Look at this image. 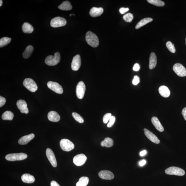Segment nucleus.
Segmentation results:
<instances>
[{
    "mask_svg": "<svg viewBox=\"0 0 186 186\" xmlns=\"http://www.w3.org/2000/svg\"><path fill=\"white\" fill-rule=\"evenodd\" d=\"M86 40L89 45L93 47H97L99 45L98 37L92 31H88L86 33Z\"/></svg>",
    "mask_w": 186,
    "mask_h": 186,
    "instance_id": "obj_1",
    "label": "nucleus"
},
{
    "mask_svg": "<svg viewBox=\"0 0 186 186\" xmlns=\"http://www.w3.org/2000/svg\"><path fill=\"white\" fill-rule=\"evenodd\" d=\"M60 60V54L59 52H56L54 54V56L50 55L46 57L45 60V62L48 65L54 66L58 64Z\"/></svg>",
    "mask_w": 186,
    "mask_h": 186,
    "instance_id": "obj_2",
    "label": "nucleus"
},
{
    "mask_svg": "<svg viewBox=\"0 0 186 186\" xmlns=\"http://www.w3.org/2000/svg\"><path fill=\"white\" fill-rule=\"evenodd\" d=\"M27 158V154L23 153L9 154L5 156L6 160L12 161L24 160Z\"/></svg>",
    "mask_w": 186,
    "mask_h": 186,
    "instance_id": "obj_3",
    "label": "nucleus"
},
{
    "mask_svg": "<svg viewBox=\"0 0 186 186\" xmlns=\"http://www.w3.org/2000/svg\"><path fill=\"white\" fill-rule=\"evenodd\" d=\"M165 172L168 175L177 176H183L185 174V171L183 169L175 166H171L166 169Z\"/></svg>",
    "mask_w": 186,
    "mask_h": 186,
    "instance_id": "obj_4",
    "label": "nucleus"
},
{
    "mask_svg": "<svg viewBox=\"0 0 186 186\" xmlns=\"http://www.w3.org/2000/svg\"><path fill=\"white\" fill-rule=\"evenodd\" d=\"M60 146L63 151L67 152L71 151L74 148L75 145L70 140L63 139L60 142Z\"/></svg>",
    "mask_w": 186,
    "mask_h": 186,
    "instance_id": "obj_5",
    "label": "nucleus"
},
{
    "mask_svg": "<svg viewBox=\"0 0 186 186\" xmlns=\"http://www.w3.org/2000/svg\"><path fill=\"white\" fill-rule=\"evenodd\" d=\"M23 85L32 92H35L38 89V86L35 82L31 78H26L23 82Z\"/></svg>",
    "mask_w": 186,
    "mask_h": 186,
    "instance_id": "obj_6",
    "label": "nucleus"
},
{
    "mask_svg": "<svg viewBox=\"0 0 186 186\" xmlns=\"http://www.w3.org/2000/svg\"><path fill=\"white\" fill-rule=\"evenodd\" d=\"M67 21L64 18L60 17H56L51 20L50 25L54 28L61 27L65 26Z\"/></svg>",
    "mask_w": 186,
    "mask_h": 186,
    "instance_id": "obj_7",
    "label": "nucleus"
},
{
    "mask_svg": "<svg viewBox=\"0 0 186 186\" xmlns=\"http://www.w3.org/2000/svg\"><path fill=\"white\" fill-rule=\"evenodd\" d=\"M173 70L179 77H184L186 76V69L179 63H175L173 66Z\"/></svg>",
    "mask_w": 186,
    "mask_h": 186,
    "instance_id": "obj_8",
    "label": "nucleus"
},
{
    "mask_svg": "<svg viewBox=\"0 0 186 186\" xmlns=\"http://www.w3.org/2000/svg\"><path fill=\"white\" fill-rule=\"evenodd\" d=\"M86 86L83 81H80L77 86L76 94L78 98L82 99L84 98L86 91Z\"/></svg>",
    "mask_w": 186,
    "mask_h": 186,
    "instance_id": "obj_9",
    "label": "nucleus"
},
{
    "mask_svg": "<svg viewBox=\"0 0 186 186\" xmlns=\"http://www.w3.org/2000/svg\"><path fill=\"white\" fill-rule=\"evenodd\" d=\"M49 88L58 94H62L63 92V88L60 85L55 82L50 81L47 83Z\"/></svg>",
    "mask_w": 186,
    "mask_h": 186,
    "instance_id": "obj_10",
    "label": "nucleus"
},
{
    "mask_svg": "<svg viewBox=\"0 0 186 186\" xmlns=\"http://www.w3.org/2000/svg\"><path fill=\"white\" fill-rule=\"evenodd\" d=\"M86 159H87V158L84 154H79L74 157L73 162L76 166H81L85 163Z\"/></svg>",
    "mask_w": 186,
    "mask_h": 186,
    "instance_id": "obj_11",
    "label": "nucleus"
},
{
    "mask_svg": "<svg viewBox=\"0 0 186 186\" xmlns=\"http://www.w3.org/2000/svg\"><path fill=\"white\" fill-rule=\"evenodd\" d=\"M46 155L50 163L54 168L57 166L55 156L54 152L50 148H47L46 150Z\"/></svg>",
    "mask_w": 186,
    "mask_h": 186,
    "instance_id": "obj_12",
    "label": "nucleus"
},
{
    "mask_svg": "<svg viewBox=\"0 0 186 186\" xmlns=\"http://www.w3.org/2000/svg\"><path fill=\"white\" fill-rule=\"evenodd\" d=\"M81 65V59L79 54L76 55L73 58L71 64V68L73 71H77Z\"/></svg>",
    "mask_w": 186,
    "mask_h": 186,
    "instance_id": "obj_13",
    "label": "nucleus"
},
{
    "mask_svg": "<svg viewBox=\"0 0 186 186\" xmlns=\"http://www.w3.org/2000/svg\"><path fill=\"white\" fill-rule=\"evenodd\" d=\"M144 131L145 132V136L150 140L154 143L156 144H158L160 143V140L159 139L153 132L147 129H144Z\"/></svg>",
    "mask_w": 186,
    "mask_h": 186,
    "instance_id": "obj_14",
    "label": "nucleus"
},
{
    "mask_svg": "<svg viewBox=\"0 0 186 186\" xmlns=\"http://www.w3.org/2000/svg\"><path fill=\"white\" fill-rule=\"evenodd\" d=\"M99 175L101 178L107 180H111L114 178L113 173L109 171H101L99 172Z\"/></svg>",
    "mask_w": 186,
    "mask_h": 186,
    "instance_id": "obj_15",
    "label": "nucleus"
},
{
    "mask_svg": "<svg viewBox=\"0 0 186 186\" xmlns=\"http://www.w3.org/2000/svg\"><path fill=\"white\" fill-rule=\"evenodd\" d=\"M17 105L22 113H28L29 110L27 108V103L24 100H20L17 101Z\"/></svg>",
    "mask_w": 186,
    "mask_h": 186,
    "instance_id": "obj_16",
    "label": "nucleus"
},
{
    "mask_svg": "<svg viewBox=\"0 0 186 186\" xmlns=\"http://www.w3.org/2000/svg\"><path fill=\"white\" fill-rule=\"evenodd\" d=\"M35 137V135L31 134L28 135L23 136L19 140L18 142L19 144L20 145H25L27 144L29 142L32 140Z\"/></svg>",
    "mask_w": 186,
    "mask_h": 186,
    "instance_id": "obj_17",
    "label": "nucleus"
},
{
    "mask_svg": "<svg viewBox=\"0 0 186 186\" xmlns=\"http://www.w3.org/2000/svg\"><path fill=\"white\" fill-rule=\"evenodd\" d=\"M48 118L49 121L53 122H58L60 119V115L54 111L49 112L48 114Z\"/></svg>",
    "mask_w": 186,
    "mask_h": 186,
    "instance_id": "obj_18",
    "label": "nucleus"
},
{
    "mask_svg": "<svg viewBox=\"0 0 186 186\" xmlns=\"http://www.w3.org/2000/svg\"><path fill=\"white\" fill-rule=\"evenodd\" d=\"M103 8L94 7L90 9L89 13L91 16L93 17H95L100 16L103 13Z\"/></svg>",
    "mask_w": 186,
    "mask_h": 186,
    "instance_id": "obj_19",
    "label": "nucleus"
},
{
    "mask_svg": "<svg viewBox=\"0 0 186 186\" xmlns=\"http://www.w3.org/2000/svg\"><path fill=\"white\" fill-rule=\"evenodd\" d=\"M151 121L156 129L160 132H163L164 128L157 117H153L152 118Z\"/></svg>",
    "mask_w": 186,
    "mask_h": 186,
    "instance_id": "obj_20",
    "label": "nucleus"
},
{
    "mask_svg": "<svg viewBox=\"0 0 186 186\" xmlns=\"http://www.w3.org/2000/svg\"><path fill=\"white\" fill-rule=\"evenodd\" d=\"M158 92L161 96L164 98H168L170 96V92L166 86H162L158 89Z\"/></svg>",
    "mask_w": 186,
    "mask_h": 186,
    "instance_id": "obj_21",
    "label": "nucleus"
},
{
    "mask_svg": "<svg viewBox=\"0 0 186 186\" xmlns=\"http://www.w3.org/2000/svg\"><path fill=\"white\" fill-rule=\"evenodd\" d=\"M157 64V58L155 53L152 52L150 55L149 67L150 69H153L155 68Z\"/></svg>",
    "mask_w": 186,
    "mask_h": 186,
    "instance_id": "obj_22",
    "label": "nucleus"
},
{
    "mask_svg": "<svg viewBox=\"0 0 186 186\" xmlns=\"http://www.w3.org/2000/svg\"><path fill=\"white\" fill-rule=\"evenodd\" d=\"M23 182L27 183H32L35 181V178L33 175L29 174H24L22 176Z\"/></svg>",
    "mask_w": 186,
    "mask_h": 186,
    "instance_id": "obj_23",
    "label": "nucleus"
},
{
    "mask_svg": "<svg viewBox=\"0 0 186 186\" xmlns=\"http://www.w3.org/2000/svg\"><path fill=\"white\" fill-rule=\"evenodd\" d=\"M22 29L23 32L26 33H31L33 32L34 30L32 26L28 23H25L23 24Z\"/></svg>",
    "mask_w": 186,
    "mask_h": 186,
    "instance_id": "obj_24",
    "label": "nucleus"
},
{
    "mask_svg": "<svg viewBox=\"0 0 186 186\" xmlns=\"http://www.w3.org/2000/svg\"><path fill=\"white\" fill-rule=\"evenodd\" d=\"M58 8L60 10H70L72 9V6L68 1H63L61 5L58 6Z\"/></svg>",
    "mask_w": 186,
    "mask_h": 186,
    "instance_id": "obj_25",
    "label": "nucleus"
},
{
    "mask_svg": "<svg viewBox=\"0 0 186 186\" xmlns=\"http://www.w3.org/2000/svg\"><path fill=\"white\" fill-rule=\"evenodd\" d=\"M34 48L33 46L29 45L27 46L23 53V57L25 59L30 57L33 51Z\"/></svg>",
    "mask_w": 186,
    "mask_h": 186,
    "instance_id": "obj_26",
    "label": "nucleus"
},
{
    "mask_svg": "<svg viewBox=\"0 0 186 186\" xmlns=\"http://www.w3.org/2000/svg\"><path fill=\"white\" fill-rule=\"evenodd\" d=\"M153 20V19L151 18H146L142 19L137 24L136 26V29H138L140 28L141 27L145 26V25L147 24L148 23L152 22Z\"/></svg>",
    "mask_w": 186,
    "mask_h": 186,
    "instance_id": "obj_27",
    "label": "nucleus"
},
{
    "mask_svg": "<svg viewBox=\"0 0 186 186\" xmlns=\"http://www.w3.org/2000/svg\"><path fill=\"white\" fill-rule=\"evenodd\" d=\"M101 145L102 147H111L113 145V141L112 139L107 137L101 142Z\"/></svg>",
    "mask_w": 186,
    "mask_h": 186,
    "instance_id": "obj_28",
    "label": "nucleus"
},
{
    "mask_svg": "<svg viewBox=\"0 0 186 186\" xmlns=\"http://www.w3.org/2000/svg\"><path fill=\"white\" fill-rule=\"evenodd\" d=\"M89 181V179L87 177H82L76 183V186H86L88 185Z\"/></svg>",
    "mask_w": 186,
    "mask_h": 186,
    "instance_id": "obj_29",
    "label": "nucleus"
},
{
    "mask_svg": "<svg viewBox=\"0 0 186 186\" xmlns=\"http://www.w3.org/2000/svg\"><path fill=\"white\" fill-rule=\"evenodd\" d=\"M14 115L11 111H7L3 113L2 116V118L3 120H12L13 119Z\"/></svg>",
    "mask_w": 186,
    "mask_h": 186,
    "instance_id": "obj_30",
    "label": "nucleus"
},
{
    "mask_svg": "<svg viewBox=\"0 0 186 186\" xmlns=\"http://www.w3.org/2000/svg\"><path fill=\"white\" fill-rule=\"evenodd\" d=\"M11 38L7 37H4L0 39V47H4L9 44L11 41Z\"/></svg>",
    "mask_w": 186,
    "mask_h": 186,
    "instance_id": "obj_31",
    "label": "nucleus"
},
{
    "mask_svg": "<svg viewBox=\"0 0 186 186\" xmlns=\"http://www.w3.org/2000/svg\"><path fill=\"white\" fill-rule=\"evenodd\" d=\"M147 1L150 4L158 7H162L165 5L164 2L160 0H147Z\"/></svg>",
    "mask_w": 186,
    "mask_h": 186,
    "instance_id": "obj_32",
    "label": "nucleus"
},
{
    "mask_svg": "<svg viewBox=\"0 0 186 186\" xmlns=\"http://www.w3.org/2000/svg\"><path fill=\"white\" fill-rule=\"evenodd\" d=\"M166 45L168 49L172 53H174L175 52H176L174 44H173L172 42L169 41L167 42Z\"/></svg>",
    "mask_w": 186,
    "mask_h": 186,
    "instance_id": "obj_33",
    "label": "nucleus"
},
{
    "mask_svg": "<svg viewBox=\"0 0 186 186\" xmlns=\"http://www.w3.org/2000/svg\"><path fill=\"white\" fill-rule=\"evenodd\" d=\"M72 116L76 121L82 124L84 123V120L83 118L79 114L76 113H72Z\"/></svg>",
    "mask_w": 186,
    "mask_h": 186,
    "instance_id": "obj_34",
    "label": "nucleus"
},
{
    "mask_svg": "<svg viewBox=\"0 0 186 186\" xmlns=\"http://www.w3.org/2000/svg\"><path fill=\"white\" fill-rule=\"evenodd\" d=\"M124 20L126 22L130 23L132 22L133 19H134V16L133 14L130 13H128L125 15L123 17Z\"/></svg>",
    "mask_w": 186,
    "mask_h": 186,
    "instance_id": "obj_35",
    "label": "nucleus"
},
{
    "mask_svg": "<svg viewBox=\"0 0 186 186\" xmlns=\"http://www.w3.org/2000/svg\"><path fill=\"white\" fill-rule=\"evenodd\" d=\"M112 114L111 113H107L103 116V123L106 124L109 121V120L112 117Z\"/></svg>",
    "mask_w": 186,
    "mask_h": 186,
    "instance_id": "obj_36",
    "label": "nucleus"
},
{
    "mask_svg": "<svg viewBox=\"0 0 186 186\" xmlns=\"http://www.w3.org/2000/svg\"><path fill=\"white\" fill-rule=\"evenodd\" d=\"M115 120L116 118L115 116H112L110 119L109 120V123L107 124L108 127L110 128L113 126L115 122Z\"/></svg>",
    "mask_w": 186,
    "mask_h": 186,
    "instance_id": "obj_37",
    "label": "nucleus"
},
{
    "mask_svg": "<svg viewBox=\"0 0 186 186\" xmlns=\"http://www.w3.org/2000/svg\"><path fill=\"white\" fill-rule=\"evenodd\" d=\"M140 81V79L138 76H134L132 81L133 84L134 85H137L139 83Z\"/></svg>",
    "mask_w": 186,
    "mask_h": 186,
    "instance_id": "obj_38",
    "label": "nucleus"
},
{
    "mask_svg": "<svg viewBox=\"0 0 186 186\" xmlns=\"http://www.w3.org/2000/svg\"><path fill=\"white\" fill-rule=\"evenodd\" d=\"M6 102L5 98L1 96H0V107H1L5 105Z\"/></svg>",
    "mask_w": 186,
    "mask_h": 186,
    "instance_id": "obj_39",
    "label": "nucleus"
},
{
    "mask_svg": "<svg viewBox=\"0 0 186 186\" xmlns=\"http://www.w3.org/2000/svg\"><path fill=\"white\" fill-rule=\"evenodd\" d=\"M129 10L128 8H124L122 7L120 8L119 9V12L120 14H124L126 13V12H128Z\"/></svg>",
    "mask_w": 186,
    "mask_h": 186,
    "instance_id": "obj_40",
    "label": "nucleus"
},
{
    "mask_svg": "<svg viewBox=\"0 0 186 186\" xmlns=\"http://www.w3.org/2000/svg\"><path fill=\"white\" fill-rule=\"evenodd\" d=\"M133 70L134 71H138L140 69V66L138 63H136L134 65V67H133Z\"/></svg>",
    "mask_w": 186,
    "mask_h": 186,
    "instance_id": "obj_41",
    "label": "nucleus"
},
{
    "mask_svg": "<svg viewBox=\"0 0 186 186\" xmlns=\"http://www.w3.org/2000/svg\"><path fill=\"white\" fill-rule=\"evenodd\" d=\"M182 114L184 118L186 121V107L183 109L182 112Z\"/></svg>",
    "mask_w": 186,
    "mask_h": 186,
    "instance_id": "obj_42",
    "label": "nucleus"
},
{
    "mask_svg": "<svg viewBox=\"0 0 186 186\" xmlns=\"http://www.w3.org/2000/svg\"><path fill=\"white\" fill-rule=\"evenodd\" d=\"M51 186H60L56 181H53L50 183Z\"/></svg>",
    "mask_w": 186,
    "mask_h": 186,
    "instance_id": "obj_43",
    "label": "nucleus"
},
{
    "mask_svg": "<svg viewBox=\"0 0 186 186\" xmlns=\"http://www.w3.org/2000/svg\"><path fill=\"white\" fill-rule=\"evenodd\" d=\"M146 163V161L145 160H143L139 162V165L141 166H143Z\"/></svg>",
    "mask_w": 186,
    "mask_h": 186,
    "instance_id": "obj_44",
    "label": "nucleus"
},
{
    "mask_svg": "<svg viewBox=\"0 0 186 186\" xmlns=\"http://www.w3.org/2000/svg\"><path fill=\"white\" fill-rule=\"evenodd\" d=\"M146 154H147V151L146 150H144L140 152V155L141 156H142L145 155Z\"/></svg>",
    "mask_w": 186,
    "mask_h": 186,
    "instance_id": "obj_45",
    "label": "nucleus"
},
{
    "mask_svg": "<svg viewBox=\"0 0 186 186\" xmlns=\"http://www.w3.org/2000/svg\"><path fill=\"white\" fill-rule=\"evenodd\" d=\"M3 1H2V0H1V1H0V6H1L2 5V4H3Z\"/></svg>",
    "mask_w": 186,
    "mask_h": 186,
    "instance_id": "obj_46",
    "label": "nucleus"
},
{
    "mask_svg": "<svg viewBox=\"0 0 186 186\" xmlns=\"http://www.w3.org/2000/svg\"><path fill=\"white\" fill-rule=\"evenodd\" d=\"M185 43H186V38L185 39Z\"/></svg>",
    "mask_w": 186,
    "mask_h": 186,
    "instance_id": "obj_47",
    "label": "nucleus"
}]
</instances>
